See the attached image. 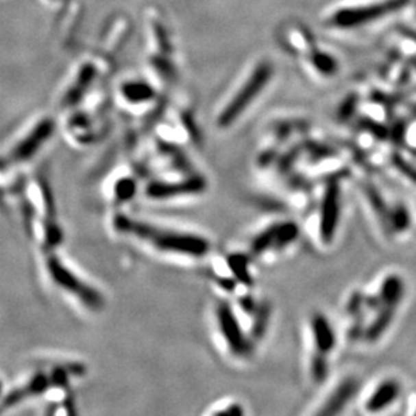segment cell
<instances>
[{
	"mask_svg": "<svg viewBox=\"0 0 416 416\" xmlns=\"http://www.w3.org/2000/svg\"><path fill=\"white\" fill-rule=\"evenodd\" d=\"M49 384H50L49 378H46L45 375H38V376H36V378L29 382L27 387H25L22 389H18V391L12 392L10 396H7V399L4 400L3 404L5 407H8V406H12V404L18 403L19 400H23L27 396L38 395L40 392H43V391L47 389Z\"/></svg>",
	"mask_w": 416,
	"mask_h": 416,
	"instance_id": "obj_14",
	"label": "cell"
},
{
	"mask_svg": "<svg viewBox=\"0 0 416 416\" xmlns=\"http://www.w3.org/2000/svg\"><path fill=\"white\" fill-rule=\"evenodd\" d=\"M47 271L57 286L76 295L77 298L88 307L93 310L103 307L104 299L101 294L97 290H93L86 283H84L79 278H77V275H75L68 267H65V265H62L57 258L51 256L47 260Z\"/></svg>",
	"mask_w": 416,
	"mask_h": 416,
	"instance_id": "obj_4",
	"label": "cell"
},
{
	"mask_svg": "<svg viewBox=\"0 0 416 416\" xmlns=\"http://www.w3.org/2000/svg\"><path fill=\"white\" fill-rule=\"evenodd\" d=\"M217 321H219L220 332L227 341L228 346L232 350V353L240 357L247 356L251 350V343L243 333L240 322L237 321L236 315L233 314L228 303H221L217 307Z\"/></svg>",
	"mask_w": 416,
	"mask_h": 416,
	"instance_id": "obj_6",
	"label": "cell"
},
{
	"mask_svg": "<svg viewBox=\"0 0 416 416\" xmlns=\"http://www.w3.org/2000/svg\"><path fill=\"white\" fill-rule=\"evenodd\" d=\"M311 62L322 75L330 76V75L336 73V69H337L336 61L325 53H314L311 57Z\"/></svg>",
	"mask_w": 416,
	"mask_h": 416,
	"instance_id": "obj_24",
	"label": "cell"
},
{
	"mask_svg": "<svg viewBox=\"0 0 416 416\" xmlns=\"http://www.w3.org/2000/svg\"><path fill=\"white\" fill-rule=\"evenodd\" d=\"M273 73L272 65L269 62H262L256 66L254 73L248 78V81L243 85V88L237 92V95L229 101L227 108L220 114L219 125L221 128L229 127L234 120L240 117V114L248 108V106L260 95L265 88L268 81Z\"/></svg>",
	"mask_w": 416,
	"mask_h": 416,
	"instance_id": "obj_2",
	"label": "cell"
},
{
	"mask_svg": "<svg viewBox=\"0 0 416 416\" xmlns=\"http://www.w3.org/2000/svg\"><path fill=\"white\" fill-rule=\"evenodd\" d=\"M1 389H3V385H1V381H0V395H1Z\"/></svg>",
	"mask_w": 416,
	"mask_h": 416,
	"instance_id": "obj_28",
	"label": "cell"
},
{
	"mask_svg": "<svg viewBox=\"0 0 416 416\" xmlns=\"http://www.w3.org/2000/svg\"><path fill=\"white\" fill-rule=\"evenodd\" d=\"M299 236V227L294 221H283L276 224V236L273 249H284L293 244Z\"/></svg>",
	"mask_w": 416,
	"mask_h": 416,
	"instance_id": "obj_15",
	"label": "cell"
},
{
	"mask_svg": "<svg viewBox=\"0 0 416 416\" xmlns=\"http://www.w3.org/2000/svg\"><path fill=\"white\" fill-rule=\"evenodd\" d=\"M408 228H410V213H408V210L403 205H399V206L391 209L389 230L403 233Z\"/></svg>",
	"mask_w": 416,
	"mask_h": 416,
	"instance_id": "obj_22",
	"label": "cell"
},
{
	"mask_svg": "<svg viewBox=\"0 0 416 416\" xmlns=\"http://www.w3.org/2000/svg\"><path fill=\"white\" fill-rule=\"evenodd\" d=\"M358 382L354 378H345L334 388L330 396L325 400L318 415L333 416L341 414L357 393Z\"/></svg>",
	"mask_w": 416,
	"mask_h": 416,
	"instance_id": "obj_9",
	"label": "cell"
},
{
	"mask_svg": "<svg viewBox=\"0 0 416 416\" xmlns=\"http://www.w3.org/2000/svg\"><path fill=\"white\" fill-rule=\"evenodd\" d=\"M93 77H95V69H93L92 65H86V66L82 68V71L78 76V79H77L76 85L73 86V89H71V92L68 95V100L71 103H75L82 96L84 90L89 86Z\"/></svg>",
	"mask_w": 416,
	"mask_h": 416,
	"instance_id": "obj_21",
	"label": "cell"
},
{
	"mask_svg": "<svg viewBox=\"0 0 416 416\" xmlns=\"http://www.w3.org/2000/svg\"><path fill=\"white\" fill-rule=\"evenodd\" d=\"M54 131V123L50 120H42L36 125V128L14 149L12 159L22 162L33 156L38 151L39 147L50 138Z\"/></svg>",
	"mask_w": 416,
	"mask_h": 416,
	"instance_id": "obj_8",
	"label": "cell"
},
{
	"mask_svg": "<svg viewBox=\"0 0 416 416\" xmlns=\"http://www.w3.org/2000/svg\"><path fill=\"white\" fill-rule=\"evenodd\" d=\"M341 219V188L337 182H329L325 188L319 210V237L325 244L336 238Z\"/></svg>",
	"mask_w": 416,
	"mask_h": 416,
	"instance_id": "obj_5",
	"label": "cell"
},
{
	"mask_svg": "<svg viewBox=\"0 0 416 416\" xmlns=\"http://www.w3.org/2000/svg\"><path fill=\"white\" fill-rule=\"evenodd\" d=\"M365 304V297H363L360 293H353L349 301L346 303V311L349 315H353L354 318L360 314L361 306Z\"/></svg>",
	"mask_w": 416,
	"mask_h": 416,
	"instance_id": "obj_26",
	"label": "cell"
},
{
	"mask_svg": "<svg viewBox=\"0 0 416 416\" xmlns=\"http://www.w3.org/2000/svg\"><path fill=\"white\" fill-rule=\"evenodd\" d=\"M410 1L411 0H382V1L364 5V7L342 8L332 16L330 22H332V25H334L337 27H342V29H350V27L368 25L385 15L403 10Z\"/></svg>",
	"mask_w": 416,
	"mask_h": 416,
	"instance_id": "obj_3",
	"label": "cell"
},
{
	"mask_svg": "<svg viewBox=\"0 0 416 416\" xmlns=\"http://www.w3.org/2000/svg\"><path fill=\"white\" fill-rule=\"evenodd\" d=\"M310 375L314 382L319 384L323 382L329 375V364H328V354L315 352L310 361Z\"/></svg>",
	"mask_w": 416,
	"mask_h": 416,
	"instance_id": "obj_20",
	"label": "cell"
},
{
	"mask_svg": "<svg viewBox=\"0 0 416 416\" xmlns=\"http://www.w3.org/2000/svg\"><path fill=\"white\" fill-rule=\"evenodd\" d=\"M114 227L121 233H127L143 241L151 243V245L163 252H173V254L194 256V258H202L210 249L209 241L204 237L166 230L124 216L116 217Z\"/></svg>",
	"mask_w": 416,
	"mask_h": 416,
	"instance_id": "obj_1",
	"label": "cell"
},
{
	"mask_svg": "<svg viewBox=\"0 0 416 416\" xmlns=\"http://www.w3.org/2000/svg\"><path fill=\"white\" fill-rule=\"evenodd\" d=\"M123 95L131 103H142L152 99L154 90L145 82H128L123 86Z\"/></svg>",
	"mask_w": 416,
	"mask_h": 416,
	"instance_id": "obj_18",
	"label": "cell"
},
{
	"mask_svg": "<svg viewBox=\"0 0 416 416\" xmlns=\"http://www.w3.org/2000/svg\"><path fill=\"white\" fill-rule=\"evenodd\" d=\"M404 293L406 286L403 279L399 275H388L380 286L378 297L381 306L397 308L403 301Z\"/></svg>",
	"mask_w": 416,
	"mask_h": 416,
	"instance_id": "obj_12",
	"label": "cell"
},
{
	"mask_svg": "<svg viewBox=\"0 0 416 416\" xmlns=\"http://www.w3.org/2000/svg\"><path fill=\"white\" fill-rule=\"evenodd\" d=\"M275 236H276V224L265 228V230H262L252 240V244H251L252 254H255L256 256H260V255H263L267 251L273 249Z\"/></svg>",
	"mask_w": 416,
	"mask_h": 416,
	"instance_id": "obj_19",
	"label": "cell"
},
{
	"mask_svg": "<svg viewBox=\"0 0 416 416\" xmlns=\"http://www.w3.org/2000/svg\"><path fill=\"white\" fill-rule=\"evenodd\" d=\"M400 156H395V159H393V162H395V166L404 174V175H407L411 181H414L416 184V170H414V167H411L407 162H404V160H402V159H399Z\"/></svg>",
	"mask_w": 416,
	"mask_h": 416,
	"instance_id": "obj_27",
	"label": "cell"
},
{
	"mask_svg": "<svg viewBox=\"0 0 416 416\" xmlns=\"http://www.w3.org/2000/svg\"><path fill=\"white\" fill-rule=\"evenodd\" d=\"M364 193L372 206V209L375 210V213L378 215V220L381 221V224L384 227L389 229V216H391V209H388V206L385 205L381 194L378 193V189H375L374 186H365Z\"/></svg>",
	"mask_w": 416,
	"mask_h": 416,
	"instance_id": "obj_16",
	"label": "cell"
},
{
	"mask_svg": "<svg viewBox=\"0 0 416 416\" xmlns=\"http://www.w3.org/2000/svg\"><path fill=\"white\" fill-rule=\"evenodd\" d=\"M269 317H271L269 304L263 303L256 307V318H255V322L252 326V334L255 339L263 337V334L268 328V323H269Z\"/></svg>",
	"mask_w": 416,
	"mask_h": 416,
	"instance_id": "obj_23",
	"label": "cell"
},
{
	"mask_svg": "<svg viewBox=\"0 0 416 416\" xmlns=\"http://www.w3.org/2000/svg\"><path fill=\"white\" fill-rule=\"evenodd\" d=\"M415 414H416V413H415Z\"/></svg>",
	"mask_w": 416,
	"mask_h": 416,
	"instance_id": "obj_29",
	"label": "cell"
},
{
	"mask_svg": "<svg viewBox=\"0 0 416 416\" xmlns=\"http://www.w3.org/2000/svg\"><path fill=\"white\" fill-rule=\"evenodd\" d=\"M228 265H229L233 276L240 283H244L248 286L252 283V278H251V272H249V267H248V258L245 255L233 254L228 259Z\"/></svg>",
	"mask_w": 416,
	"mask_h": 416,
	"instance_id": "obj_17",
	"label": "cell"
},
{
	"mask_svg": "<svg viewBox=\"0 0 416 416\" xmlns=\"http://www.w3.org/2000/svg\"><path fill=\"white\" fill-rule=\"evenodd\" d=\"M135 193H136V184L132 181V178H121L114 186V194L119 201L131 199Z\"/></svg>",
	"mask_w": 416,
	"mask_h": 416,
	"instance_id": "obj_25",
	"label": "cell"
},
{
	"mask_svg": "<svg viewBox=\"0 0 416 416\" xmlns=\"http://www.w3.org/2000/svg\"><path fill=\"white\" fill-rule=\"evenodd\" d=\"M395 314H396L395 307L380 306L375 319L364 330V339L368 342H378L391 328Z\"/></svg>",
	"mask_w": 416,
	"mask_h": 416,
	"instance_id": "obj_13",
	"label": "cell"
},
{
	"mask_svg": "<svg viewBox=\"0 0 416 416\" xmlns=\"http://www.w3.org/2000/svg\"><path fill=\"white\" fill-rule=\"evenodd\" d=\"M310 330L313 334V342L315 352L329 354L337 345V337L334 328L332 326L328 317L322 313H314L310 318Z\"/></svg>",
	"mask_w": 416,
	"mask_h": 416,
	"instance_id": "obj_10",
	"label": "cell"
},
{
	"mask_svg": "<svg viewBox=\"0 0 416 416\" xmlns=\"http://www.w3.org/2000/svg\"><path fill=\"white\" fill-rule=\"evenodd\" d=\"M400 392H402V387L397 380L395 378L382 380L365 402L367 413L378 414L384 411L385 408L391 407L399 399Z\"/></svg>",
	"mask_w": 416,
	"mask_h": 416,
	"instance_id": "obj_11",
	"label": "cell"
},
{
	"mask_svg": "<svg viewBox=\"0 0 416 416\" xmlns=\"http://www.w3.org/2000/svg\"><path fill=\"white\" fill-rule=\"evenodd\" d=\"M206 180L201 175H193L180 182H152L147 186V195L154 199H166L180 195L199 194L206 190Z\"/></svg>",
	"mask_w": 416,
	"mask_h": 416,
	"instance_id": "obj_7",
	"label": "cell"
}]
</instances>
